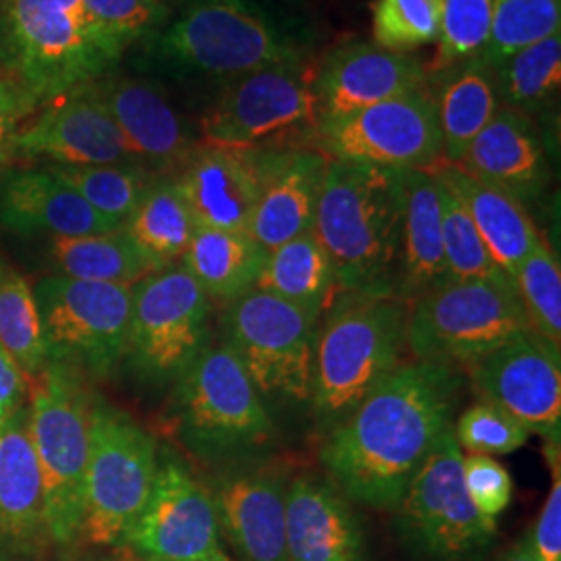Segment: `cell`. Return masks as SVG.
<instances>
[{
	"label": "cell",
	"instance_id": "30bf717a",
	"mask_svg": "<svg viewBox=\"0 0 561 561\" xmlns=\"http://www.w3.org/2000/svg\"><path fill=\"white\" fill-rule=\"evenodd\" d=\"M221 331L222 345L238 358L264 403H310L319 322L254 287L225 306Z\"/></svg>",
	"mask_w": 561,
	"mask_h": 561
},
{
	"label": "cell",
	"instance_id": "836d02e7",
	"mask_svg": "<svg viewBox=\"0 0 561 561\" xmlns=\"http://www.w3.org/2000/svg\"><path fill=\"white\" fill-rule=\"evenodd\" d=\"M194 215L175 175L152 178L125 233L161 266L178 264L196 233Z\"/></svg>",
	"mask_w": 561,
	"mask_h": 561
},
{
	"label": "cell",
	"instance_id": "f546056e",
	"mask_svg": "<svg viewBox=\"0 0 561 561\" xmlns=\"http://www.w3.org/2000/svg\"><path fill=\"white\" fill-rule=\"evenodd\" d=\"M266 254L250 233L196 227L181 264L210 301L227 306L256 287Z\"/></svg>",
	"mask_w": 561,
	"mask_h": 561
},
{
	"label": "cell",
	"instance_id": "e0dca14e",
	"mask_svg": "<svg viewBox=\"0 0 561 561\" xmlns=\"http://www.w3.org/2000/svg\"><path fill=\"white\" fill-rule=\"evenodd\" d=\"M468 370L479 400L493 403L547 443H560V352L535 333L507 341Z\"/></svg>",
	"mask_w": 561,
	"mask_h": 561
},
{
	"label": "cell",
	"instance_id": "8992f818",
	"mask_svg": "<svg viewBox=\"0 0 561 561\" xmlns=\"http://www.w3.org/2000/svg\"><path fill=\"white\" fill-rule=\"evenodd\" d=\"M526 333L533 331L507 275L445 280L412 301L408 312L412 360L460 370Z\"/></svg>",
	"mask_w": 561,
	"mask_h": 561
},
{
	"label": "cell",
	"instance_id": "d4e9b609",
	"mask_svg": "<svg viewBox=\"0 0 561 561\" xmlns=\"http://www.w3.org/2000/svg\"><path fill=\"white\" fill-rule=\"evenodd\" d=\"M287 561H366V535L350 500L317 474L287 486Z\"/></svg>",
	"mask_w": 561,
	"mask_h": 561
},
{
	"label": "cell",
	"instance_id": "7402d4cb",
	"mask_svg": "<svg viewBox=\"0 0 561 561\" xmlns=\"http://www.w3.org/2000/svg\"><path fill=\"white\" fill-rule=\"evenodd\" d=\"M261 192L250 236L266 252L314 229L329 157L319 148H256Z\"/></svg>",
	"mask_w": 561,
	"mask_h": 561
},
{
	"label": "cell",
	"instance_id": "db71d44e",
	"mask_svg": "<svg viewBox=\"0 0 561 561\" xmlns=\"http://www.w3.org/2000/svg\"><path fill=\"white\" fill-rule=\"evenodd\" d=\"M210 561H231V558H229V556H225V558H219V560H210Z\"/></svg>",
	"mask_w": 561,
	"mask_h": 561
},
{
	"label": "cell",
	"instance_id": "ffe728a7",
	"mask_svg": "<svg viewBox=\"0 0 561 561\" xmlns=\"http://www.w3.org/2000/svg\"><path fill=\"white\" fill-rule=\"evenodd\" d=\"M123 134L136 162L152 178L178 175L202 141L152 83L102 76L90 83Z\"/></svg>",
	"mask_w": 561,
	"mask_h": 561
},
{
	"label": "cell",
	"instance_id": "f35d334b",
	"mask_svg": "<svg viewBox=\"0 0 561 561\" xmlns=\"http://www.w3.org/2000/svg\"><path fill=\"white\" fill-rule=\"evenodd\" d=\"M514 285L530 331L551 350L561 347V271L549 243L541 240L514 273Z\"/></svg>",
	"mask_w": 561,
	"mask_h": 561
},
{
	"label": "cell",
	"instance_id": "52a82bcc",
	"mask_svg": "<svg viewBox=\"0 0 561 561\" xmlns=\"http://www.w3.org/2000/svg\"><path fill=\"white\" fill-rule=\"evenodd\" d=\"M27 391L48 537L57 547H71L80 537L94 398L81 375L59 364H48Z\"/></svg>",
	"mask_w": 561,
	"mask_h": 561
},
{
	"label": "cell",
	"instance_id": "9c48e42d",
	"mask_svg": "<svg viewBox=\"0 0 561 561\" xmlns=\"http://www.w3.org/2000/svg\"><path fill=\"white\" fill-rule=\"evenodd\" d=\"M157 468V437L119 408L94 398L78 542L119 547L152 491Z\"/></svg>",
	"mask_w": 561,
	"mask_h": 561
},
{
	"label": "cell",
	"instance_id": "e575fe53",
	"mask_svg": "<svg viewBox=\"0 0 561 561\" xmlns=\"http://www.w3.org/2000/svg\"><path fill=\"white\" fill-rule=\"evenodd\" d=\"M497 99L505 108L526 117L541 113L558 99L561 88V36L537 42L493 69Z\"/></svg>",
	"mask_w": 561,
	"mask_h": 561
},
{
	"label": "cell",
	"instance_id": "6da1fadb",
	"mask_svg": "<svg viewBox=\"0 0 561 561\" xmlns=\"http://www.w3.org/2000/svg\"><path fill=\"white\" fill-rule=\"evenodd\" d=\"M463 370L401 362L324 435L319 460L350 502L396 510L443 433L454 426Z\"/></svg>",
	"mask_w": 561,
	"mask_h": 561
},
{
	"label": "cell",
	"instance_id": "44dd1931",
	"mask_svg": "<svg viewBox=\"0 0 561 561\" xmlns=\"http://www.w3.org/2000/svg\"><path fill=\"white\" fill-rule=\"evenodd\" d=\"M428 85L421 60L368 42H352L324 60L317 81L319 125Z\"/></svg>",
	"mask_w": 561,
	"mask_h": 561
},
{
	"label": "cell",
	"instance_id": "f6af8a7d",
	"mask_svg": "<svg viewBox=\"0 0 561 561\" xmlns=\"http://www.w3.org/2000/svg\"><path fill=\"white\" fill-rule=\"evenodd\" d=\"M463 486L482 516L497 520L512 503L514 481L502 463L491 456L468 454L461 460Z\"/></svg>",
	"mask_w": 561,
	"mask_h": 561
},
{
	"label": "cell",
	"instance_id": "83f0119b",
	"mask_svg": "<svg viewBox=\"0 0 561 561\" xmlns=\"http://www.w3.org/2000/svg\"><path fill=\"white\" fill-rule=\"evenodd\" d=\"M433 173L458 196L491 259L512 279L542 240L526 206L500 187L472 178L458 164L442 162Z\"/></svg>",
	"mask_w": 561,
	"mask_h": 561
},
{
	"label": "cell",
	"instance_id": "484cf974",
	"mask_svg": "<svg viewBox=\"0 0 561 561\" xmlns=\"http://www.w3.org/2000/svg\"><path fill=\"white\" fill-rule=\"evenodd\" d=\"M0 225L21 236L81 238L119 231L48 167L0 178Z\"/></svg>",
	"mask_w": 561,
	"mask_h": 561
},
{
	"label": "cell",
	"instance_id": "f907efd6",
	"mask_svg": "<svg viewBox=\"0 0 561 561\" xmlns=\"http://www.w3.org/2000/svg\"><path fill=\"white\" fill-rule=\"evenodd\" d=\"M7 268H9V266H7V264H4V261H2V256H0V279H2V277H4V273H7Z\"/></svg>",
	"mask_w": 561,
	"mask_h": 561
},
{
	"label": "cell",
	"instance_id": "c3c4849f",
	"mask_svg": "<svg viewBox=\"0 0 561 561\" xmlns=\"http://www.w3.org/2000/svg\"><path fill=\"white\" fill-rule=\"evenodd\" d=\"M27 398V381L21 375L20 368L7 356L0 347V408L11 414L21 408Z\"/></svg>",
	"mask_w": 561,
	"mask_h": 561
},
{
	"label": "cell",
	"instance_id": "d6986e66",
	"mask_svg": "<svg viewBox=\"0 0 561 561\" xmlns=\"http://www.w3.org/2000/svg\"><path fill=\"white\" fill-rule=\"evenodd\" d=\"M15 138L13 159H46L50 164H138L117 123L90 83L42 104ZM140 167V164H138Z\"/></svg>",
	"mask_w": 561,
	"mask_h": 561
},
{
	"label": "cell",
	"instance_id": "7dc6e473",
	"mask_svg": "<svg viewBox=\"0 0 561 561\" xmlns=\"http://www.w3.org/2000/svg\"><path fill=\"white\" fill-rule=\"evenodd\" d=\"M533 556L537 561H561V479L553 470V486L542 505L541 516L528 535Z\"/></svg>",
	"mask_w": 561,
	"mask_h": 561
},
{
	"label": "cell",
	"instance_id": "7c38bea8",
	"mask_svg": "<svg viewBox=\"0 0 561 561\" xmlns=\"http://www.w3.org/2000/svg\"><path fill=\"white\" fill-rule=\"evenodd\" d=\"M454 426L422 463L396 516L401 542L419 561H482L497 539V522L470 502Z\"/></svg>",
	"mask_w": 561,
	"mask_h": 561
},
{
	"label": "cell",
	"instance_id": "2e32d148",
	"mask_svg": "<svg viewBox=\"0 0 561 561\" xmlns=\"http://www.w3.org/2000/svg\"><path fill=\"white\" fill-rule=\"evenodd\" d=\"M314 140L322 154L340 161L396 171H433L442 164L437 102L428 85L321 123Z\"/></svg>",
	"mask_w": 561,
	"mask_h": 561
},
{
	"label": "cell",
	"instance_id": "277c9868",
	"mask_svg": "<svg viewBox=\"0 0 561 561\" xmlns=\"http://www.w3.org/2000/svg\"><path fill=\"white\" fill-rule=\"evenodd\" d=\"M408 312L396 296H333L319 324L310 400L324 435L403 362Z\"/></svg>",
	"mask_w": 561,
	"mask_h": 561
},
{
	"label": "cell",
	"instance_id": "3957f363",
	"mask_svg": "<svg viewBox=\"0 0 561 561\" xmlns=\"http://www.w3.org/2000/svg\"><path fill=\"white\" fill-rule=\"evenodd\" d=\"M162 421L194 460L217 470L262 460L277 435L266 403L222 343H210L173 382Z\"/></svg>",
	"mask_w": 561,
	"mask_h": 561
},
{
	"label": "cell",
	"instance_id": "816d5d0a",
	"mask_svg": "<svg viewBox=\"0 0 561 561\" xmlns=\"http://www.w3.org/2000/svg\"><path fill=\"white\" fill-rule=\"evenodd\" d=\"M4 419H7V412H4L2 408H0V424H2V421H4Z\"/></svg>",
	"mask_w": 561,
	"mask_h": 561
},
{
	"label": "cell",
	"instance_id": "8d00e7d4",
	"mask_svg": "<svg viewBox=\"0 0 561 561\" xmlns=\"http://www.w3.org/2000/svg\"><path fill=\"white\" fill-rule=\"evenodd\" d=\"M0 347L27 382L41 377L48 366L34 291L13 268H7L0 279Z\"/></svg>",
	"mask_w": 561,
	"mask_h": 561
},
{
	"label": "cell",
	"instance_id": "ac0fdd59",
	"mask_svg": "<svg viewBox=\"0 0 561 561\" xmlns=\"http://www.w3.org/2000/svg\"><path fill=\"white\" fill-rule=\"evenodd\" d=\"M287 477L264 461L219 470L208 489L217 505L222 542L238 561H287Z\"/></svg>",
	"mask_w": 561,
	"mask_h": 561
},
{
	"label": "cell",
	"instance_id": "ba28073f",
	"mask_svg": "<svg viewBox=\"0 0 561 561\" xmlns=\"http://www.w3.org/2000/svg\"><path fill=\"white\" fill-rule=\"evenodd\" d=\"M150 48L178 73L229 81L301 57L248 0H190L178 20L152 36Z\"/></svg>",
	"mask_w": 561,
	"mask_h": 561
},
{
	"label": "cell",
	"instance_id": "4316f807",
	"mask_svg": "<svg viewBox=\"0 0 561 561\" xmlns=\"http://www.w3.org/2000/svg\"><path fill=\"white\" fill-rule=\"evenodd\" d=\"M458 167L524 206L539 201L549 183V162L537 125L505 106L482 127Z\"/></svg>",
	"mask_w": 561,
	"mask_h": 561
},
{
	"label": "cell",
	"instance_id": "4dcf8cb0",
	"mask_svg": "<svg viewBox=\"0 0 561 561\" xmlns=\"http://www.w3.org/2000/svg\"><path fill=\"white\" fill-rule=\"evenodd\" d=\"M256 287L298 306L321 324L335 296V271L317 233L306 231L268 252Z\"/></svg>",
	"mask_w": 561,
	"mask_h": 561
},
{
	"label": "cell",
	"instance_id": "ab89813d",
	"mask_svg": "<svg viewBox=\"0 0 561 561\" xmlns=\"http://www.w3.org/2000/svg\"><path fill=\"white\" fill-rule=\"evenodd\" d=\"M437 178V175H435ZM443 252L449 279H497L505 277L491 259L481 236L458 196L439 178Z\"/></svg>",
	"mask_w": 561,
	"mask_h": 561
},
{
	"label": "cell",
	"instance_id": "7a4b0ae2",
	"mask_svg": "<svg viewBox=\"0 0 561 561\" xmlns=\"http://www.w3.org/2000/svg\"><path fill=\"white\" fill-rule=\"evenodd\" d=\"M403 171L329 159L314 233L335 271V294L396 296Z\"/></svg>",
	"mask_w": 561,
	"mask_h": 561
},
{
	"label": "cell",
	"instance_id": "b9f144b4",
	"mask_svg": "<svg viewBox=\"0 0 561 561\" xmlns=\"http://www.w3.org/2000/svg\"><path fill=\"white\" fill-rule=\"evenodd\" d=\"M102 41L119 55L134 42L154 36L169 21L171 7L157 0H83Z\"/></svg>",
	"mask_w": 561,
	"mask_h": 561
},
{
	"label": "cell",
	"instance_id": "60d3db41",
	"mask_svg": "<svg viewBox=\"0 0 561 561\" xmlns=\"http://www.w3.org/2000/svg\"><path fill=\"white\" fill-rule=\"evenodd\" d=\"M443 0H375L373 36L375 44L410 53L439 38Z\"/></svg>",
	"mask_w": 561,
	"mask_h": 561
},
{
	"label": "cell",
	"instance_id": "f5cc1de1",
	"mask_svg": "<svg viewBox=\"0 0 561 561\" xmlns=\"http://www.w3.org/2000/svg\"><path fill=\"white\" fill-rule=\"evenodd\" d=\"M157 2H162V4H167V7H169L171 2H178V0H157ZM187 2H190V0H187Z\"/></svg>",
	"mask_w": 561,
	"mask_h": 561
},
{
	"label": "cell",
	"instance_id": "5bb4252c",
	"mask_svg": "<svg viewBox=\"0 0 561 561\" xmlns=\"http://www.w3.org/2000/svg\"><path fill=\"white\" fill-rule=\"evenodd\" d=\"M317 69L304 60H283L229 81L202 117V144L256 148L287 136H314L319 125Z\"/></svg>",
	"mask_w": 561,
	"mask_h": 561
},
{
	"label": "cell",
	"instance_id": "9a60e30c",
	"mask_svg": "<svg viewBox=\"0 0 561 561\" xmlns=\"http://www.w3.org/2000/svg\"><path fill=\"white\" fill-rule=\"evenodd\" d=\"M119 547L140 561H210L227 556L208 484L198 481L173 449L159 447L152 491Z\"/></svg>",
	"mask_w": 561,
	"mask_h": 561
},
{
	"label": "cell",
	"instance_id": "8fae6325",
	"mask_svg": "<svg viewBox=\"0 0 561 561\" xmlns=\"http://www.w3.org/2000/svg\"><path fill=\"white\" fill-rule=\"evenodd\" d=\"M213 301L185 266L169 264L131 287L123 362L150 387L173 385L213 343Z\"/></svg>",
	"mask_w": 561,
	"mask_h": 561
},
{
	"label": "cell",
	"instance_id": "d590c367",
	"mask_svg": "<svg viewBox=\"0 0 561 561\" xmlns=\"http://www.w3.org/2000/svg\"><path fill=\"white\" fill-rule=\"evenodd\" d=\"M44 167L57 173L60 180L67 181L94 210L119 225L121 229L138 208L148 183L152 181V175L138 164L80 167L46 162Z\"/></svg>",
	"mask_w": 561,
	"mask_h": 561
},
{
	"label": "cell",
	"instance_id": "f1b7e54d",
	"mask_svg": "<svg viewBox=\"0 0 561 561\" xmlns=\"http://www.w3.org/2000/svg\"><path fill=\"white\" fill-rule=\"evenodd\" d=\"M449 280L443 252L439 181L433 171H403L398 298L412 304Z\"/></svg>",
	"mask_w": 561,
	"mask_h": 561
},
{
	"label": "cell",
	"instance_id": "1f68e13d",
	"mask_svg": "<svg viewBox=\"0 0 561 561\" xmlns=\"http://www.w3.org/2000/svg\"><path fill=\"white\" fill-rule=\"evenodd\" d=\"M435 102L442 129V162L460 164L468 146L500 108L493 71L481 59L449 67Z\"/></svg>",
	"mask_w": 561,
	"mask_h": 561
},
{
	"label": "cell",
	"instance_id": "d6a6232c",
	"mask_svg": "<svg viewBox=\"0 0 561 561\" xmlns=\"http://www.w3.org/2000/svg\"><path fill=\"white\" fill-rule=\"evenodd\" d=\"M50 259L57 271L55 275L127 287L162 268L125 229L81 238H53Z\"/></svg>",
	"mask_w": 561,
	"mask_h": 561
},
{
	"label": "cell",
	"instance_id": "7bdbcfd3",
	"mask_svg": "<svg viewBox=\"0 0 561 561\" xmlns=\"http://www.w3.org/2000/svg\"><path fill=\"white\" fill-rule=\"evenodd\" d=\"M491 11L493 0H443L439 67L481 59L491 34Z\"/></svg>",
	"mask_w": 561,
	"mask_h": 561
},
{
	"label": "cell",
	"instance_id": "603a6c76",
	"mask_svg": "<svg viewBox=\"0 0 561 561\" xmlns=\"http://www.w3.org/2000/svg\"><path fill=\"white\" fill-rule=\"evenodd\" d=\"M53 545L46 528L41 463L32 442L30 405L0 424V553L11 560L36 558Z\"/></svg>",
	"mask_w": 561,
	"mask_h": 561
},
{
	"label": "cell",
	"instance_id": "4fadbf2b",
	"mask_svg": "<svg viewBox=\"0 0 561 561\" xmlns=\"http://www.w3.org/2000/svg\"><path fill=\"white\" fill-rule=\"evenodd\" d=\"M32 291L48 364L96 379L119 366L127 350L131 287L48 275Z\"/></svg>",
	"mask_w": 561,
	"mask_h": 561
},
{
	"label": "cell",
	"instance_id": "bcb514c9",
	"mask_svg": "<svg viewBox=\"0 0 561 561\" xmlns=\"http://www.w3.org/2000/svg\"><path fill=\"white\" fill-rule=\"evenodd\" d=\"M41 104L15 81L0 78V175L13 161V146L21 127L34 117Z\"/></svg>",
	"mask_w": 561,
	"mask_h": 561
},
{
	"label": "cell",
	"instance_id": "cb8c5ba5",
	"mask_svg": "<svg viewBox=\"0 0 561 561\" xmlns=\"http://www.w3.org/2000/svg\"><path fill=\"white\" fill-rule=\"evenodd\" d=\"M175 180L198 227L250 233L261 192L256 148L201 144Z\"/></svg>",
	"mask_w": 561,
	"mask_h": 561
},
{
	"label": "cell",
	"instance_id": "681fc988",
	"mask_svg": "<svg viewBox=\"0 0 561 561\" xmlns=\"http://www.w3.org/2000/svg\"><path fill=\"white\" fill-rule=\"evenodd\" d=\"M502 561H537L535 560V556H533V549H530L528 537H524L516 547H512V549L507 551V556H505Z\"/></svg>",
	"mask_w": 561,
	"mask_h": 561
},
{
	"label": "cell",
	"instance_id": "ee69618b",
	"mask_svg": "<svg viewBox=\"0 0 561 561\" xmlns=\"http://www.w3.org/2000/svg\"><path fill=\"white\" fill-rule=\"evenodd\" d=\"M454 435L460 449L479 456H507L530 439L524 424L486 401H479L461 412Z\"/></svg>",
	"mask_w": 561,
	"mask_h": 561
},
{
	"label": "cell",
	"instance_id": "5b68a950",
	"mask_svg": "<svg viewBox=\"0 0 561 561\" xmlns=\"http://www.w3.org/2000/svg\"><path fill=\"white\" fill-rule=\"evenodd\" d=\"M119 59L83 0H0V78L41 106L101 80Z\"/></svg>",
	"mask_w": 561,
	"mask_h": 561
},
{
	"label": "cell",
	"instance_id": "74e56055",
	"mask_svg": "<svg viewBox=\"0 0 561 561\" xmlns=\"http://www.w3.org/2000/svg\"><path fill=\"white\" fill-rule=\"evenodd\" d=\"M561 0H493L481 60L493 71L524 48L560 34Z\"/></svg>",
	"mask_w": 561,
	"mask_h": 561
}]
</instances>
